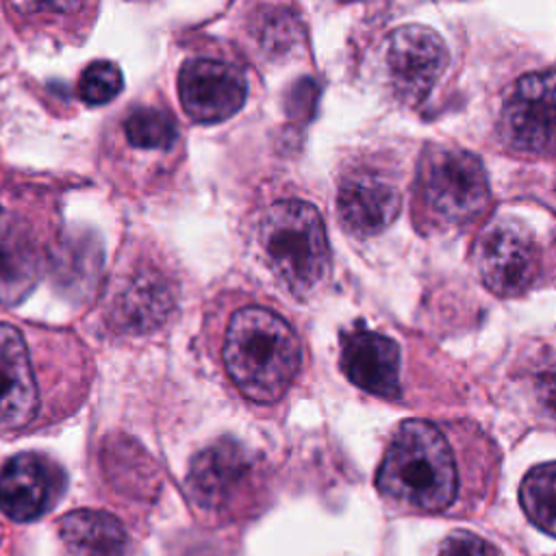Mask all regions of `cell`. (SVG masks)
<instances>
[{"label":"cell","mask_w":556,"mask_h":556,"mask_svg":"<svg viewBox=\"0 0 556 556\" xmlns=\"http://www.w3.org/2000/svg\"><path fill=\"white\" fill-rule=\"evenodd\" d=\"M376 489L400 513L452 517L471 513L463 500L460 467L450 441L424 419L404 421L395 430L378 467Z\"/></svg>","instance_id":"obj_1"},{"label":"cell","mask_w":556,"mask_h":556,"mask_svg":"<svg viewBox=\"0 0 556 556\" xmlns=\"http://www.w3.org/2000/svg\"><path fill=\"white\" fill-rule=\"evenodd\" d=\"M224 363L239 391L254 402H276L300 367V345L293 330L276 313L258 306L232 315Z\"/></svg>","instance_id":"obj_2"},{"label":"cell","mask_w":556,"mask_h":556,"mask_svg":"<svg viewBox=\"0 0 556 556\" xmlns=\"http://www.w3.org/2000/svg\"><path fill=\"white\" fill-rule=\"evenodd\" d=\"M261 245L274 276L293 295L313 293L328 274V241L313 204L276 202L261 222Z\"/></svg>","instance_id":"obj_3"},{"label":"cell","mask_w":556,"mask_h":556,"mask_svg":"<svg viewBox=\"0 0 556 556\" xmlns=\"http://www.w3.org/2000/svg\"><path fill=\"white\" fill-rule=\"evenodd\" d=\"M419 193L432 217L443 224H467L489 200L482 163L465 150L437 148L424 156Z\"/></svg>","instance_id":"obj_4"},{"label":"cell","mask_w":556,"mask_h":556,"mask_svg":"<svg viewBox=\"0 0 556 556\" xmlns=\"http://www.w3.org/2000/svg\"><path fill=\"white\" fill-rule=\"evenodd\" d=\"M504 141L528 154L556 150V70L519 78L502 106Z\"/></svg>","instance_id":"obj_5"},{"label":"cell","mask_w":556,"mask_h":556,"mask_svg":"<svg viewBox=\"0 0 556 556\" xmlns=\"http://www.w3.org/2000/svg\"><path fill=\"white\" fill-rule=\"evenodd\" d=\"M478 271L486 289L510 298L528 291L539 274V248L519 222L493 224L478 243Z\"/></svg>","instance_id":"obj_6"},{"label":"cell","mask_w":556,"mask_h":556,"mask_svg":"<svg viewBox=\"0 0 556 556\" xmlns=\"http://www.w3.org/2000/svg\"><path fill=\"white\" fill-rule=\"evenodd\" d=\"M384 61L395 93L406 102H419L443 74L447 52L432 28L406 24L391 33Z\"/></svg>","instance_id":"obj_7"},{"label":"cell","mask_w":556,"mask_h":556,"mask_svg":"<svg viewBox=\"0 0 556 556\" xmlns=\"http://www.w3.org/2000/svg\"><path fill=\"white\" fill-rule=\"evenodd\" d=\"M252 456L235 441L224 439L202 450L189 467L187 489L193 502L208 513L235 506L252 478Z\"/></svg>","instance_id":"obj_8"},{"label":"cell","mask_w":556,"mask_h":556,"mask_svg":"<svg viewBox=\"0 0 556 556\" xmlns=\"http://www.w3.org/2000/svg\"><path fill=\"white\" fill-rule=\"evenodd\" d=\"M65 489L63 469L43 454L13 456L0 471V510L13 521H33L48 513Z\"/></svg>","instance_id":"obj_9"},{"label":"cell","mask_w":556,"mask_h":556,"mask_svg":"<svg viewBox=\"0 0 556 556\" xmlns=\"http://www.w3.org/2000/svg\"><path fill=\"white\" fill-rule=\"evenodd\" d=\"M178 96L191 119L222 122L241 109L245 78L226 61L191 59L178 74Z\"/></svg>","instance_id":"obj_10"},{"label":"cell","mask_w":556,"mask_h":556,"mask_svg":"<svg viewBox=\"0 0 556 556\" xmlns=\"http://www.w3.org/2000/svg\"><path fill=\"white\" fill-rule=\"evenodd\" d=\"M37 380L24 334L0 324V428H26L37 415Z\"/></svg>","instance_id":"obj_11"},{"label":"cell","mask_w":556,"mask_h":556,"mask_svg":"<svg viewBox=\"0 0 556 556\" xmlns=\"http://www.w3.org/2000/svg\"><path fill=\"white\" fill-rule=\"evenodd\" d=\"M397 187L371 172H354L343 178L337 195L343 226L358 237L384 230L400 213Z\"/></svg>","instance_id":"obj_12"},{"label":"cell","mask_w":556,"mask_h":556,"mask_svg":"<svg viewBox=\"0 0 556 556\" xmlns=\"http://www.w3.org/2000/svg\"><path fill=\"white\" fill-rule=\"evenodd\" d=\"M176 304L172 282L156 269L139 267L113 298V321L124 332H150L167 321Z\"/></svg>","instance_id":"obj_13"},{"label":"cell","mask_w":556,"mask_h":556,"mask_svg":"<svg viewBox=\"0 0 556 556\" xmlns=\"http://www.w3.org/2000/svg\"><path fill=\"white\" fill-rule=\"evenodd\" d=\"M345 376L361 389L391 397L397 393L400 350L397 345L369 330H356L345 337L341 352Z\"/></svg>","instance_id":"obj_14"},{"label":"cell","mask_w":556,"mask_h":556,"mask_svg":"<svg viewBox=\"0 0 556 556\" xmlns=\"http://www.w3.org/2000/svg\"><path fill=\"white\" fill-rule=\"evenodd\" d=\"M41 250L35 237L17 219L0 217V300H22L39 278Z\"/></svg>","instance_id":"obj_15"},{"label":"cell","mask_w":556,"mask_h":556,"mask_svg":"<svg viewBox=\"0 0 556 556\" xmlns=\"http://www.w3.org/2000/svg\"><path fill=\"white\" fill-rule=\"evenodd\" d=\"M70 556H126L128 534L119 519L102 510H72L59 521Z\"/></svg>","instance_id":"obj_16"},{"label":"cell","mask_w":556,"mask_h":556,"mask_svg":"<svg viewBox=\"0 0 556 556\" xmlns=\"http://www.w3.org/2000/svg\"><path fill=\"white\" fill-rule=\"evenodd\" d=\"M526 517L549 536H556V460L530 469L519 489Z\"/></svg>","instance_id":"obj_17"},{"label":"cell","mask_w":556,"mask_h":556,"mask_svg":"<svg viewBox=\"0 0 556 556\" xmlns=\"http://www.w3.org/2000/svg\"><path fill=\"white\" fill-rule=\"evenodd\" d=\"M124 135L130 146L141 150H167L174 146L178 130L169 113L156 106H139L124 122Z\"/></svg>","instance_id":"obj_18"},{"label":"cell","mask_w":556,"mask_h":556,"mask_svg":"<svg viewBox=\"0 0 556 556\" xmlns=\"http://www.w3.org/2000/svg\"><path fill=\"white\" fill-rule=\"evenodd\" d=\"M122 72L113 61H93L80 74L78 96L91 106L106 104L122 91Z\"/></svg>","instance_id":"obj_19"},{"label":"cell","mask_w":556,"mask_h":556,"mask_svg":"<svg viewBox=\"0 0 556 556\" xmlns=\"http://www.w3.org/2000/svg\"><path fill=\"white\" fill-rule=\"evenodd\" d=\"M437 556H497V549L473 532L456 530L443 539Z\"/></svg>","instance_id":"obj_20"},{"label":"cell","mask_w":556,"mask_h":556,"mask_svg":"<svg viewBox=\"0 0 556 556\" xmlns=\"http://www.w3.org/2000/svg\"><path fill=\"white\" fill-rule=\"evenodd\" d=\"M534 391H536V397H539L541 406L552 417H556V356L549 358L547 363H543L541 369L536 371Z\"/></svg>","instance_id":"obj_21"}]
</instances>
